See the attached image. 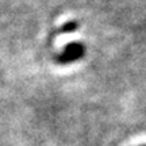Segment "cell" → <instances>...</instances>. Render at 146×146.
I'll return each instance as SVG.
<instances>
[{
	"mask_svg": "<svg viewBox=\"0 0 146 146\" xmlns=\"http://www.w3.org/2000/svg\"><path fill=\"white\" fill-rule=\"evenodd\" d=\"M142 146H146V145H142Z\"/></svg>",
	"mask_w": 146,
	"mask_h": 146,
	"instance_id": "3",
	"label": "cell"
},
{
	"mask_svg": "<svg viewBox=\"0 0 146 146\" xmlns=\"http://www.w3.org/2000/svg\"><path fill=\"white\" fill-rule=\"evenodd\" d=\"M85 54V47L81 42L73 41L70 43H68L66 46L64 47V50L57 56V62L66 65L70 62H76L78 60H81Z\"/></svg>",
	"mask_w": 146,
	"mask_h": 146,
	"instance_id": "1",
	"label": "cell"
},
{
	"mask_svg": "<svg viewBox=\"0 0 146 146\" xmlns=\"http://www.w3.org/2000/svg\"><path fill=\"white\" fill-rule=\"evenodd\" d=\"M78 27H80V23H78L77 21H69L60 27L58 33H60V34H70V33L76 31Z\"/></svg>",
	"mask_w": 146,
	"mask_h": 146,
	"instance_id": "2",
	"label": "cell"
}]
</instances>
